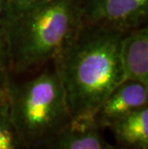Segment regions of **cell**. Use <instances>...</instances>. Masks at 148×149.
Masks as SVG:
<instances>
[{
	"label": "cell",
	"mask_w": 148,
	"mask_h": 149,
	"mask_svg": "<svg viewBox=\"0 0 148 149\" xmlns=\"http://www.w3.org/2000/svg\"><path fill=\"white\" fill-rule=\"evenodd\" d=\"M148 0H81V25L127 33L147 24Z\"/></svg>",
	"instance_id": "cell-4"
},
{
	"label": "cell",
	"mask_w": 148,
	"mask_h": 149,
	"mask_svg": "<svg viewBox=\"0 0 148 149\" xmlns=\"http://www.w3.org/2000/svg\"><path fill=\"white\" fill-rule=\"evenodd\" d=\"M94 119L72 120L54 139L50 149H111Z\"/></svg>",
	"instance_id": "cell-7"
},
{
	"label": "cell",
	"mask_w": 148,
	"mask_h": 149,
	"mask_svg": "<svg viewBox=\"0 0 148 149\" xmlns=\"http://www.w3.org/2000/svg\"><path fill=\"white\" fill-rule=\"evenodd\" d=\"M11 1H15V2H22V1H28V0H11Z\"/></svg>",
	"instance_id": "cell-13"
},
{
	"label": "cell",
	"mask_w": 148,
	"mask_h": 149,
	"mask_svg": "<svg viewBox=\"0 0 148 149\" xmlns=\"http://www.w3.org/2000/svg\"><path fill=\"white\" fill-rule=\"evenodd\" d=\"M122 79L136 81L148 87L147 24L123 35L119 47Z\"/></svg>",
	"instance_id": "cell-6"
},
{
	"label": "cell",
	"mask_w": 148,
	"mask_h": 149,
	"mask_svg": "<svg viewBox=\"0 0 148 149\" xmlns=\"http://www.w3.org/2000/svg\"><path fill=\"white\" fill-rule=\"evenodd\" d=\"M124 34L81 25L53 60L72 120L93 119L107 97L123 82L119 47Z\"/></svg>",
	"instance_id": "cell-1"
},
{
	"label": "cell",
	"mask_w": 148,
	"mask_h": 149,
	"mask_svg": "<svg viewBox=\"0 0 148 149\" xmlns=\"http://www.w3.org/2000/svg\"><path fill=\"white\" fill-rule=\"evenodd\" d=\"M21 144L9 115L8 104L0 103V149H19Z\"/></svg>",
	"instance_id": "cell-9"
},
{
	"label": "cell",
	"mask_w": 148,
	"mask_h": 149,
	"mask_svg": "<svg viewBox=\"0 0 148 149\" xmlns=\"http://www.w3.org/2000/svg\"><path fill=\"white\" fill-rule=\"evenodd\" d=\"M81 26V0L11 1L3 27L12 72L53 61Z\"/></svg>",
	"instance_id": "cell-2"
},
{
	"label": "cell",
	"mask_w": 148,
	"mask_h": 149,
	"mask_svg": "<svg viewBox=\"0 0 148 149\" xmlns=\"http://www.w3.org/2000/svg\"><path fill=\"white\" fill-rule=\"evenodd\" d=\"M7 104L21 147L24 148H49L72 121L54 68L20 85L12 83Z\"/></svg>",
	"instance_id": "cell-3"
},
{
	"label": "cell",
	"mask_w": 148,
	"mask_h": 149,
	"mask_svg": "<svg viewBox=\"0 0 148 149\" xmlns=\"http://www.w3.org/2000/svg\"><path fill=\"white\" fill-rule=\"evenodd\" d=\"M10 59L3 34L0 33V103L8 102L9 91L12 82L10 80Z\"/></svg>",
	"instance_id": "cell-10"
},
{
	"label": "cell",
	"mask_w": 148,
	"mask_h": 149,
	"mask_svg": "<svg viewBox=\"0 0 148 149\" xmlns=\"http://www.w3.org/2000/svg\"><path fill=\"white\" fill-rule=\"evenodd\" d=\"M145 106H148L147 86L123 81L107 97L93 119L100 128H109L116 120Z\"/></svg>",
	"instance_id": "cell-5"
},
{
	"label": "cell",
	"mask_w": 148,
	"mask_h": 149,
	"mask_svg": "<svg viewBox=\"0 0 148 149\" xmlns=\"http://www.w3.org/2000/svg\"><path fill=\"white\" fill-rule=\"evenodd\" d=\"M10 3L11 0H0V33H2L3 27L7 19Z\"/></svg>",
	"instance_id": "cell-11"
},
{
	"label": "cell",
	"mask_w": 148,
	"mask_h": 149,
	"mask_svg": "<svg viewBox=\"0 0 148 149\" xmlns=\"http://www.w3.org/2000/svg\"><path fill=\"white\" fill-rule=\"evenodd\" d=\"M111 149H148V148H137V147H125V146H120L119 145L118 147H116V148H115V147H113L112 146V148Z\"/></svg>",
	"instance_id": "cell-12"
},
{
	"label": "cell",
	"mask_w": 148,
	"mask_h": 149,
	"mask_svg": "<svg viewBox=\"0 0 148 149\" xmlns=\"http://www.w3.org/2000/svg\"><path fill=\"white\" fill-rule=\"evenodd\" d=\"M109 128L120 146L148 148V106L128 113Z\"/></svg>",
	"instance_id": "cell-8"
}]
</instances>
